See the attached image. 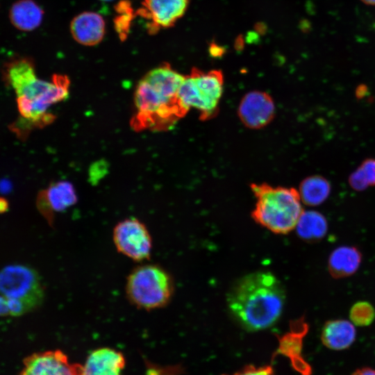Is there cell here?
Returning a JSON list of instances; mask_svg holds the SVG:
<instances>
[{
  "mask_svg": "<svg viewBox=\"0 0 375 375\" xmlns=\"http://www.w3.org/2000/svg\"><path fill=\"white\" fill-rule=\"evenodd\" d=\"M102 1H112V0H102Z\"/></svg>",
  "mask_w": 375,
  "mask_h": 375,
  "instance_id": "29",
  "label": "cell"
},
{
  "mask_svg": "<svg viewBox=\"0 0 375 375\" xmlns=\"http://www.w3.org/2000/svg\"><path fill=\"white\" fill-rule=\"evenodd\" d=\"M23 364L20 375H83V365L71 363L60 350L33 353Z\"/></svg>",
  "mask_w": 375,
  "mask_h": 375,
  "instance_id": "9",
  "label": "cell"
},
{
  "mask_svg": "<svg viewBox=\"0 0 375 375\" xmlns=\"http://www.w3.org/2000/svg\"><path fill=\"white\" fill-rule=\"evenodd\" d=\"M331 190L330 183L326 178L313 175L302 181L298 192L301 201L304 204L316 206L328 199Z\"/></svg>",
  "mask_w": 375,
  "mask_h": 375,
  "instance_id": "20",
  "label": "cell"
},
{
  "mask_svg": "<svg viewBox=\"0 0 375 375\" xmlns=\"http://www.w3.org/2000/svg\"><path fill=\"white\" fill-rule=\"evenodd\" d=\"M0 295L21 304L27 313L42 305L44 288L34 269L24 265H12L0 271Z\"/></svg>",
  "mask_w": 375,
  "mask_h": 375,
  "instance_id": "7",
  "label": "cell"
},
{
  "mask_svg": "<svg viewBox=\"0 0 375 375\" xmlns=\"http://www.w3.org/2000/svg\"><path fill=\"white\" fill-rule=\"evenodd\" d=\"M112 241L119 253L135 262H142L151 258L152 237L147 226L135 217L126 218L116 224Z\"/></svg>",
  "mask_w": 375,
  "mask_h": 375,
  "instance_id": "8",
  "label": "cell"
},
{
  "mask_svg": "<svg viewBox=\"0 0 375 375\" xmlns=\"http://www.w3.org/2000/svg\"><path fill=\"white\" fill-rule=\"evenodd\" d=\"M13 26L19 30L30 31L42 22L43 11L33 0H19L13 3L9 12Z\"/></svg>",
  "mask_w": 375,
  "mask_h": 375,
  "instance_id": "18",
  "label": "cell"
},
{
  "mask_svg": "<svg viewBox=\"0 0 375 375\" xmlns=\"http://www.w3.org/2000/svg\"><path fill=\"white\" fill-rule=\"evenodd\" d=\"M351 375H375V369L371 367H362L355 370Z\"/></svg>",
  "mask_w": 375,
  "mask_h": 375,
  "instance_id": "25",
  "label": "cell"
},
{
  "mask_svg": "<svg viewBox=\"0 0 375 375\" xmlns=\"http://www.w3.org/2000/svg\"><path fill=\"white\" fill-rule=\"evenodd\" d=\"M184 76L163 65L139 82L134 98L135 114L131 122L133 129L167 131L187 114L188 110L178 98Z\"/></svg>",
  "mask_w": 375,
  "mask_h": 375,
  "instance_id": "2",
  "label": "cell"
},
{
  "mask_svg": "<svg viewBox=\"0 0 375 375\" xmlns=\"http://www.w3.org/2000/svg\"><path fill=\"white\" fill-rule=\"evenodd\" d=\"M71 30L74 39L85 45H93L102 39L105 23L102 17L94 12H85L76 17Z\"/></svg>",
  "mask_w": 375,
  "mask_h": 375,
  "instance_id": "15",
  "label": "cell"
},
{
  "mask_svg": "<svg viewBox=\"0 0 375 375\" xmlns=\"http://www.w3.org/2000/svg\"><path fill=\"white\" fill-rule=\"evenodd\" d=\"M7 208L8 202L5 199L0 198V212L6 211Z\"/></svg>",
  "mask_w": 375,
  "mask_h": 375,
  "instance_id": "27",
  "label": "cell"
},
{
  "mask_svg": "<svg viewBox=\"0 0 375 375\" xmlns=\"http://www.w3.org/2000/svg\"><path fill=\"white\" fill-rule=\"evenodd\" d=\"M275 104L267 92L253 90L247 93L241 99L238 115L247 128L259 129L268 125L274 117Z\"/></svg>",
  "mask_w": 375,
  "mask_h": 375,
  "instance_id": "10",
  "label": "cell"
},
{
  "mask_svg": "<svg viewBox=\"0 0 375 375\" xmlns=\"http://www.w3.org/2000/svg\"><path fill=\"white\" fill-rule=\"evenodd\" d=\"M291 331L284 335L280 342V349L292 356L294 367L302 375H310L311 368L301 356L303 336L308 330V325L301 318L292 322Z\"/></svg>",
  "mask_w": 375,
  "mask_h": 375,
  "instance_id": "17",
  "label": "cell"
},
{
  "mask_svg": "<svg viewBox=\"0 0 375 375\" xmlns=\"http://www.w3.org/2000/svg\"><path fill=\"white\" fill-rule=\"evenodd\" d=\"M355 325L343 319L327 321L322 327L321 340L327 348L340 351L349 348L355 341Z\"/></svg>",
  "mask_w": 375,
  "mask_h": 375,
  "instance_id": "14",
  "label": "cell"
},
{
  "mask_svg": "<svg viewBox=\"0 0 375 375\" xmlns=\"http://www.w3.org/2000/svg\"><path fill=\"white\" fill-rule=\"evenodd\" d=\"M78 197L74 185L60 181L51 184L37 197V206L41 214L51 224L56 213L62 212L74 206Z\"/></svg>",
  "mask_w": 375,
  "mask_h": 375,
  "instance_id": "11",
  "label": "cell"
},
{
  "mask_svg": "<svg viewBox=\"0 0 375 375\" xmlns=\"http://www.w3.org/2000/svg\"><path fill=\"white\" fill-rule=\"evenodd\" d=\"M348 181L351 188L356 191H362L369 186L365 174L360 166L350 174Z\"/></svg>",
  "mask_w": 375,
  "mask_h": 375,
  "instance_id": "22",
  "label": "cell"
},
{
  "mask_svg": "<svg viewBox=\"0 0 375 375\" xmlns=\"http://www.w3.org/2000/svg\"><path fill=\"white\" fill-rule=\"evenodd\" d=\"M223 88L224 76L221 71L204 72L193 68L189 75L184 76L178 98L188 111L190 108L197 110L200 119L206 121L218 112Z\"/></svg>",
  "mask_w": 375,
  "mask_h": 375,
  "instance_id": "6",
  "label": "cell"
},
{
  "mask_svg": "<svg viewBox=\"0 0 375 375\" xmlns=\"http://www.w3.org/2000/svg\"><path fill=\"white\" fill-rule=\"evenodd\" d=\"M125 359L122 353L108 347L93 351L83 365V375H122Z\"/></svg>",
  "mask_w": 375,
  "mask_h": 375,
  "instance_id": "12",
  "label": "cell"
},
{
  "mask_svg": "<svg viewBox=\"0 0 375 375\" xmlns=\"http://www.w3.org/2000/svg\"><path fill=\"white\" fill-rule=\"evenodd\" d=\"M232 375H274V373L270 366L256 367L251 365L247 366Z\"/></svg>",
  "mask_w": 375,
  "mask_h": 375,
  "instance_id": "24",
  "label": "cell"
},
{
  "mask_svg": "<svg viewBox=\"0 0 375 375\" xmlns=\"http://www.w3.org/2000/svg\"><path fill=\"white\" fill-rule=\"evenodd\" d=\"M285 299L280 281L269 272L260 271L234 283L227 296V305L243 328L256 331L270 327L278 319Z\"/></svg>",
  "mask_w": 375,
  "mask_h": 375,
  "instance_id": "3",
  "label": "cell"
},
{
  "mask_svg": "<svg viewBox=\"0 0 375 375\" xmlns=\"http://www.w3.org/2000/svg\"><path fill=\"white\" fill-rule=\"evenodd\" d=\"M365 176L369 186L375 185V159L367 158L363 160L360 165Z\"/></svg>",
  "mask_w": 375,
  "mask_h": 375,
  "instance_id": "23",
  "label": "cell"
},
{
  "mask_svg": "<svg viewBox=\"0 0 375 375\" xmlns=\"http://www.w3.org/2000/svg\"><path fill=\"white\" fill-rule=\"evenodd\" d=\"M295 228L302 240L315 242L324 238L328 231V223L322 213L307 210L302 212Z\"/></svg>",
  "mask_w": 375,
  "mask_h": 375,
  "instance_id": "19",
  "label": "cell"
},
{
  "mask_svg": "<svg viewBox=\"0 0 375 375\" xmlns=\"http://www.w3.org/2000/svg\"><path fill=\"white\" fill-rule=\"evenodd\" d=\"M9 315L6 299L0 295V316Z\"/></svg>",
  "mask_w": 375,
  "mask_h": 375,
  "instance_id": "26",
  "label": "cell"
},
{
  "mask_svg": "<svg viewBox=\"0 0 375 375\" xmlns=\"http://www.w3.org/2000/svg\"><path fill=\"white\" fill-rule=\"evenodd\" d=\"M366 5L375 6V0H360Z\"/></svg>",
  "mask_w": 375,
  "mask_h": 375,
  "instance_id": "28",
  "label": "cell"
},
{
  "mask_svg": "<svg viewBox=\"0 0 375 375\" xmlns=\"http://www.w3.org/2000/svg\"><path fill=\"white\" fill-rule=\"evenodd\" d=\"M147 17L154 26H172L185 12L189 0H144Z\"/></svg>",
  "mask_w": 375,
  "mask_h": 375,
  "instance_id": "13",
  "label": "cell"
},
{
  "mask_svg": "<svg viewBox=\"0 0 375 375\" xmlns=\"http://www.w3.org/2000/svg\"><path fill=\"white\" fill-rule=\"evenodd\" d=\"M3 79L17 97L22 127H42L52 122L54 116L50 108L67 98L69 81L62 75H54L45 81L36 75L33 61L26 57H12L3 67ZM25 128L24 132L25 131ZM23 132V133H24Z\"/></svg>",
  "mask_w": 375,
  "mask_h": 375,
  "instance_id": "1",
  "label": "cell"
},
{
  "mask_svg": "<svg viewBox=\"0 0 375 375\" xmlns=\"http://www.w3.org/2000/svg\"><path fill=\"white\" fill-rule=\"evenodd\" d=\"M349 318L355 326H369L375 319V309L367 301H358L351 306L349 311Z\"/></svg>",
  "mask_w": 375,
  "mask_h": 375,
  "instance_id": "21",
  "label": "cell"
},
{
  "mask_svg": "<svg viewBox=\"0 0 375 375\" xmlns=\"http://www.w3.org/2000/svg\"><path fill=\"white\" fill-rule=\"evenodd\" d=\"M174 285L170 274L157 264L144 263L134 267L126 278V297L135 308L150 311L168 305Z\"/></svg>",
  "mask_w": 375,
  "mask_h": 375,
  "instance_id": "5",
  "label": "cell"
},
{
  "mask_svg": "<svg viewBox=\"0 0 375 375\" xmlns=\"http://www.w3.org/2000/svg\"><path fill=\"white\" fill-rule=\"evenodd\" d=\"M362 254L355 247L340 246L335 249L328 259V269L335 278L353 275L358 269Z\"/></svg>",
  "mask_w": 375,
  "mask_h": 375,
  "instance_id": "16",
  "label": "cell"
},
{
  "mask_svg": "<svg viewBox=\"0 0 375 375\" xmlns=\"http://www.w3.org/2000/svg\"><path fill=\"white\" fill-rule=\"evenodd\" d=\"M256 199L252 212L255 222L270 231L286 234L296 227L303 212L299 192L292 188L252 183Z\"/></svg>",
  "mask_w": 375,
  "mask_h": 375,
  "instance_id": "4",
  "label": "cell"
}]
</instances>
